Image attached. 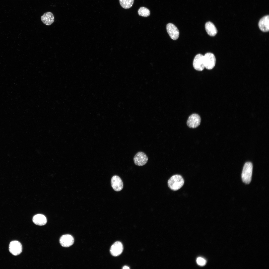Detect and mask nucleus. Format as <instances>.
I'll list each match as a JSON object with an SVG mask.
<instances>
[{"instance_id": "16", "label": "nucleus", "mask_w": 269, "mask_h": 269, "mask_svg": "<svg viewBox=\"0 0 269 269\" xmlns=\"http://www.w3.org/2000/svg\"><path fill=\"white\" fill-rule=\"evenodd\" d=\"M120 4L123 8L127 9L133 5L134 0H119Z\"/></svg>"}, {"instance_id": "4", "label": "nucleus", "mask_w": 269, "mask_h": 269, "mask_svg": "<svg viewBox=\"0 0 269 269\" xmlns=\"http://www.w3.org/2000/svg\"><path fill=\"white\" fill-rule=\"evenodd\" d=\"M148 158L146 154L142 151L137 152L134 155L133 160L135 164L141 166L145 165L147 162Z\"/></svg>"}, {"instance_id": "11", "label": "nucleus", "mask_w": 269, "mask_h": 269, "mask_svg": "<svg viewBox=\"0 0 269 269\" xmlns=\"http://www.w3.org/2000/svg\"><path fill=\"white\" fill-rule=\"evenodd\" d=\"M74 240L73 237L69 234L62 235L60 239V243L62 246L65 247H69L72 245Z\"/></svg>"}, {"instance_id": "6", "label": "nucleus", "mask_w": 269, "mask_h": 269, "mask_svg": "<svg viewBox=\"0 0 269 269\" xmlns=\"http://www.w3.org/2000/svg\"><path fill=\"white\" fill-rule=\"evenodd\" d=\"M201 119L200 116L197 114H194L189 117L187 124L190 128H194L198 127L200 124Z\"/></svg>"}, {"instance_id": "13", "label": "nucleus", "mask_w": 269, "mask_h": 269, "mask_svg": "<svg viewBox=\"0 0 269 269\" xmlns=\"http://www.w3.org/2000/svg\"><path fill=\"white\" fill-rule=\"evenodd\" d=\"M41 20L44 24L50 25L54 22V17L52 13L50 12H47L41 16Z\"/></svg>"}, {"instance_id": "2", "label": "nucleus", "mask_w": 269, "mask_h": 269, "mask_svg": "<svg viewBox=\"0 0 269 269\" xmlns=\"http://www.w3.org/2000/svg\"><path fill=\"white\" fill-rule=\"evenodd\" d=\"M253 165L250 162L246 163L243 167L241 175L243 182L246 184H249L251 181Z\"/></svg>"}, {"instance_id": "9", "label": "nucleus", "mask_w": 269, "mask_h": 269, "mask_svg": "<svg viewBox=\"0 0 269 269\" xmlns=\"http://www.w3.org/2000/svg\"><path fill=\"white\" fill-rule=\"evenodd\" d=\"M123 250V246L120 242L117 241L111 247L110 252L111 255L115 257L118 256L122 253Z\"/></svg>"}, {"instance_id": "3", "label": "nucleus", "mask_w": 269, "mask_h": 269, "mask_svg": "<svg viewBox=\"0 0 269 269\" xmlns=\"http://www.w3.org/2000/svg\"><path fill=\"white\" fill-rule=\"evenodd\" d=\"M204 61L205 67L207 69H211L215 65L216 59L213 54L207 53L204 56Z\"/></svg>"}, {"instance_id": "7", "label": "nucleus", "mask_w": 269, "mask_h": 269, "mask_svg": "<svg viewBox=\"0 0 269 269\" xmlns=\"http://www.w3.org/2000/svg\"><path fill=\"white\" fill-rule=\"evenodd\" d=\"M193 65L196 70L199 71L202 70L205 68L204 56L200 54L197 55L194 59Z\"/></svg>"}, {"instance_id": "15", "label": "nucleus", "mask_w": 269, "mask_h": 269, "mask_svg": "<svg viewBox=\"0 0 269 269\" xmlns=\"http://www.w3.org/2000/svg\"><path fill=\"white\" fill-rule=\"evenodd\" d=\"M205 28L208 34L210 36H214L217 33V31L216 27L213 23L210 22L206 23Z\"/></svg>"}, {"instance_id": "5", "label": "nucleus", "mask_w": 269, "mask_h": 269, "mask_svg": "<svg viewBox=\"0 0 269 269\" xmlns=\"http://www.w3.org/2000/svg\"><path fill=\"white\" fill-rule=\"evenodd\" d=\"M9 250L10 253L13 255L15 256L19 255L22 252V245L18 241H12L9 244Z\"/></svg>"}, {"instance_id": "18", "label": "nucleus", "mask_w": 269, "mask_h": 269, "mask_svg": "<svg viewBox=\"0 0 269 269\" xmlns=\"http://www.w3.org/2000/svg\"><path fill=\"white\" fill-rule=\"evenodd\" d=\"M196 262L197 264L201 266H204L206 263V260L204 258L201 257H198L197 259Z\"/></svg>"}, {"instance_id": "12", "label": "nucleus", "mask_w": 269, "mask_h": 269, "mask_svg": "<svg viewBox=\"0 0 269 269\" xmlns=\"http://www.w3.org/2000/svg\"><path fill=\"white\" fill-rule=\"evenodd\" d=\"M269 16L267 15L263 17L260 20L259 26L261 30L267 32L269 30Z\"/></svg>"}, {"instance_id": "17", "label": "nucleus", "mask_w": 269, "mask_h": 269, "mask_svg": "<svg viewBox=\"0 0 269 269\" xmlns=\"http://www.w3.org/2000/svg\"><path fill=\"white\" fill-rule=\"evenodd\" d=\"M138 15L144 17L149 16L150 14L149 10L147 8L144 7H140L138 10Z\"/></svg>"}, {"instance_id": "8", "label": "nucleus", "mask_w": 269, "mask_h": 269, "mask_svg": "<svg viewBox=\"0 0 269 269\" xmlns=\"http://www.w3.org/2000/svg\"><path fill=\"white\" fill-rule=\"evenodd\" d=\"M166 28L168 34L172 39L176 40L178 38L179 31L174 25L172 23H169L167 25Z\"/></svg>"}, {"instance_id": "19", "label": "nucleus", "mask_w": 269, "mask_h": 269, "mask_svg": "<svg viewBox=\"0 0 269 269\" xmlns=\"http://www.w3.org/2000/svg\"><path fill=\"white\" fill-rule=\"evenodd\" d=\"M130 269V268L129 267L126 266H124L123 268V269Z\"/></svg>"}, {"instance_id": "1", "label": "nucleus", "mask_w": 269, "mask_h": 269, "mask_svg": "<svg viewBox=\"0 0 269 269\" xmlns=\"http://www.w3.org/2000/svg\"><path fill=\"white\" fill-rule=\"evenodd\" d=\"M184 183L183 179L181 175H175L172 176L168 180V185L169 188L173 191L180 189Z\"/></svg>"}, {"instance_id": "14", "label": "nucleus", "mask_w": 269, "mask_h": 269, "mask_svg": "<svg viewBox=\"0 0 269 269\" xmlns=\"http://www.w3.org/2000/svg\"><path fill=\"white\" fill-rule=\"evenodd\" d=\"M33 221L35 224L43 226L45 225L47 222V219L44 215L38 214L34 215L32 219Z\"/></svg>"}, {"instance_id": "10", "label": "nucleus", "mask_w": 269, "mask_h": 269, "mask_svg": "<svg viewBox=\"0 0 269 269\" xmlns=\"http://www.w3.org/2000/svg\"><path fill=\"white\" fill-rule=\"evenodd\" d=\"M111 183L112 187L115 191H120L123 188V182L120 178L118 176L114 175L112 177Z\"/></svg>"}]
</instances>
